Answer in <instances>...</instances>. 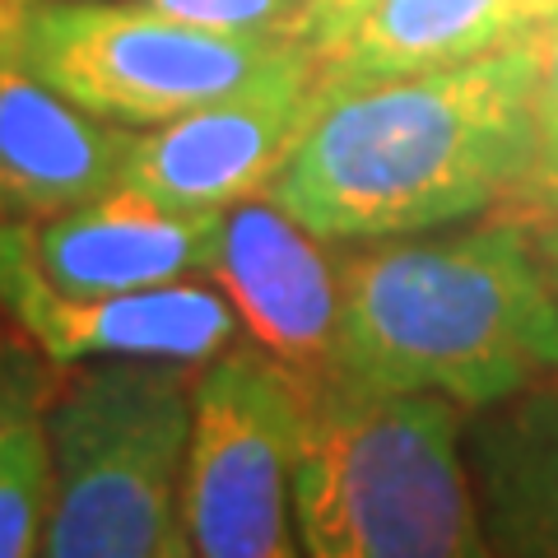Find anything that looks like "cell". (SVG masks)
Here are the masks:
<instances>
[{"instance_id": "1", "label": "cell", "mask_w": 558, "mask_h": 558, "mask_svg": "<svg viewBox=\"0 0 558 558\" xmlns=\"http://www.w3.org/2000/svg\"><path fill=\"white\" fill-rule=\"evenodd\" d=\"M545 43L336 84L266 196L322 242H381L457 223L526 182Z\"/></svg>"}, {"instance_id": "10", "label": "cell", "mask_w": 558, "mask_h": 558, "mask_svg": "<svg viewBox=\"0 0 558 558\" xmlns=\"http://www.w3.org/2000/svg\"><path fill=\"white\" fill-rule=\"evenodd\" d=\"M219 238L223 209H172L126 186L57 219L28 223V247L43 279L75 299L209 275Z\"/></svg>"}, {"instance_id": "6", "label": "cell", "mask_w": 558, "mask_h": 558, "mask_svg": "<svg viewBox=\"0 0 558 558\" xmlns=\"http://www.w3.org/2000/svg\"><path fill=\"white\" fill-rule=\"evenodd\" d=\"M307 381L266 349H229L191 381V558H307L299 442Z\"/></svg>"}, {"instance_id": "11", "label": "cell", "mask_w": 558, "mask_h": 558, "mask_svg": "<svg viewBox=\"0 0 558 558\" xmlns=\"http://www.w3.org/2000/svg\"><path fill=\"white\" fill-rule=\"evenodd\" d=\"M131 145L135 126L84 112L28 70L0 61V219L43 223L112 196Z\"/></svg>"}, {"instance_id": "19", "label": "cell", "mask_w": 558, "mask_h": 558, "mask_svg": "<svg viewBox=\"0 0 558 558\" xmlns=\"http://www.w3.org/2000/svg\"><path fill=\"white\" fill-rule=\"evenodd\" d=\"M545 260H549V275L558 284V219H549V233H545Z\"/></svg>"}, {"instance_id": "8", "label": "cell", "mask_w": 558, "mask_h": 558, "mask_svg": "<svg viewBox=\"0 0 558 558\" xmlns=\"http://www.w3.org/2000/svg\"><path fill=\"white\" fill-rule=\"evenodd\" d=\"M0 307L57 368H89V363L205 368L238 349L242 336V317L229 293L191 279L131 293H94V299L51 289L33 260L24 219H0Z\"/></svg>"}, {"instance_id": "16", "label": "cell", "mask_w": 558, "mask_h": 558, "mask_svg": "<svg viewBox=\"0 0 558 558\" xmlns=\"http://www.w3.org/2000/svg\"><path fill=\"white\" fill-rule=\"evenodd\" d=\"M535 163L526 172L531 201L558 219V24L545 33V65H539V98H535Z\"/></svg>"}, {"instance_id": "9", "label": "cell", "mask_w": 558, "mask_h": 558, "mask_svg": "<svg viewBox=\"0 0 558 558\" xmlns=\"http://www.w3.org/2000/svg\"><path fill=\"white\" fill-rule=\"evenodd\" d=\"M209 275L275 363L307 387L330 377L340 270L330 266L317 233H307L270 196H252L223 209V238Z\"/></svg>"}, {"instance_id": "17", "label": "cell", "mask_w": 558, "mask_h": 558, "mask_svg": "<svg viewBox=\"0 0 558 558\" xmlns=\"http://www.w3.org/2000/svg\"><path fill=\"white\" fill-rule=\"evenodd\" d=\"M373 0H303L299 24H293V38H299L312 57H326V51L359 24V14Z\"/></svg>"}, {"instance_id": "5", "label": "cell", "mask_w": 558, "mask_h": 558, "mask_svg": "<svg viewBox=\"0 0 558 558\" xmlns=\"http://www.w3.org/2000/svg\"><path fill=\"white\" fill-rule=\"evenodd\" d=\"M293 43L191 28L131 0H28L0 61L84 112L145 131L242 89Z\"/></svg>"}, {"instance_id": "4", "label": "cell", "mask_w": 558, "mask_h": 558, "mask_svg": "<svg viewBox=\"0 0 558 558\" xmlns=\"http://www.w3.org/2000/svg\"><path fill=\"white\" fill-rule=\"evenodd\" d=\"M191 381L178 363H94L51 396L38 558H191Z\"/></svg>"}, {"instance_id": "3", "label": "cell", "mask_w": 558, "mask_h": 558, "mask_svg": "<svg viewBox=\"0 0 558 558\" xmlns=\"http://www.w3.org/2000/svg\"><path fill=\"white\" fill-rule=\"evenodd\" d=\"M465 410L438 396L307 387L299 521L307 558H494L465 465Z\"/></svg>"}, {"instance_id": "15", "label": "cell", "mask_w": 558, "mask_h": 558, "mask_svg": "<svg viewBox=\"0 0 558 558\" xmlns=\"http://www.w3.org/2000/svg\"><path fill=\"white\" fill-rule=\"evenodd\" d=\"M163 20H178L209 33H238V38H293L303 0H131Z\"/></svg>"}, {"instance_id": "14", "label": "cell", "mask_w": 558, "mask_h": 558, "mask_svg": "<svg viewBox=\"0 0 558 558\" xmlns=\"http://www.w3.org/2000/svg\"><path fill=\"white\" fill-rule=\"evenodd\" d=\"M51 391L28 354H0V558H38L51 498Z\"/></svg>"}, {"instance_id": "7", "label": "cell", "mask_w": 558, "mask_h": 558, "mask_svg": "<svg viewBox=\"0 0 558 558\" xmlns=\"http://www.w3.org/2000/svg\"><path fill=\"white\" fill-rule=\"evenodd\" d=\"M317 57L293 43L242 89L135 131L121 186L172 209H233L266 196L317 112Z\"/></svg>"}, {"instance_id": "12", "label": "cell", "mask_w": 558, "mask_h": 558, "mask_svg": "<svg viewBox=\"0 0 558 558\" xmlns=\"http://www.w3.org/2000/svg\"><path fill=\"white\" fill-rule=\"evenodd\" d=\"M558 0H373L359 24L317 57L326 89L465 65L521 43H545Z\"/></svg>"}, {"instance_id": "13", "label": "cell", "mask_w": 558, "mask_h": 558, "mask_svg": "<svg viewBox=\"0 0 558 558\" xmlns=\"http://www.w3.org/2000/svg\"><path fill=\"white\" fill-rule=\"evenodd\" d=\"M465 465L494 558H558V381L480 410Z\"/></svg>"}, {"instance_id": "18", "label": "cell", "mask_w": 558, "mask_h": 558, "mask_svg": "<svg viewBox=\"0 0 558 558\" xmlns=\"http://www.w3.org/2000/svg\"><path fill=\"white\" fill-rule=\"evenodd\" d=\"M24 5H28V0H0V38L14 28V20L24 14Z\"/></svg>"}, {"instance_id": "2", "label": "cell", "mask_w": 558, "mask_h": 558, "mask_svg": "<svg viewBox=\"0 0 558 558\" xmlns=\"http://www.w3.org/2000/svg\"><path fill=\"white\" fill-rule=\"evenodd\" d=\"M330 377L494 410L558 377V284L521 223L381 238L340 270Z\"/></svg>"}]
</instances>
